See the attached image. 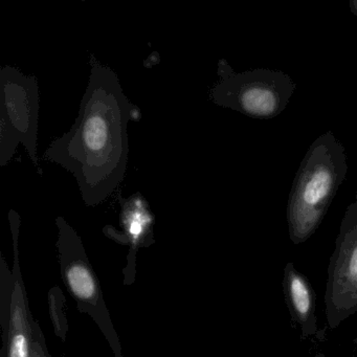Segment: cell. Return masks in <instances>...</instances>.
<instances>
[{
    "label": "cell",
    "mask_w": 357,
    "mask_h": 357,
    "mask_svg": "<svg viewBox=\"0 0 357 357\" xmlns=\"http://www.w3.org/2000/svg\"><path fill=\"white\" fill-rule=\"evenodd\" d=\"M89 86L73 128L56 139L45 158L70 171L89 204L102 202L122 183L128 162V123L137 108L118 76L91 56Z\"/></svg>",
    "instance_id": "1"
},
{
    "label": "cell",
    "mask_w": 357,
    "mask_h": 357,
    "mask_svg": "<svg viewBox=\"0 0 357 357\" xmlns=\"http://www.w3.org/2000/svg\"><path fill=\"white\" fill-rule=\"evenodd\" d=\"M346 150L328 131L309 147L294 178L287 206L292 243L306 242L323 222L348 174Z\"/></svg>",
    "instance_id": "2"
},
{
    "label": "cell",
    "mask_w": 357,
    "mask_h": 357,
    "mask_svg": "<svg viewBox=\"0 0 357 357\" xmlns=\"http://www.w3.org/2000/svg\"><path fill=\"white\" fill-rule=\"evenodd\" d=\"M218 75L219 81L211 91L212 101L261 120L283 112L296 87L285 73L257 68L237 74L225 60L219 61Z\"/></svg>",
    "instance_id": "3"
},
{
    "label": "cell",
    "mask_w": 357,
    "mask_h": 357,
    "mask_svg": "<svg viewBox=\"0 0 357 357\" xmlns=\"http://www.w3.org/2000/svg\"><path fill=\"white\" fill-rule=\"evenodd\" d=\"M0 165L5 167L22 144L39 170L37 156L38 135V85L34 76H26L12 66H5L0 76Z\"/></svg>",
    "instance_id": "4"
},
{
    "label": "cell",
    "mask_w": 357,
    "mask_h": 357,
    "mask_svg": "<svg viewBox=\"0 0 357 357\" xmlns=\"http://www.w3.org/2000/svg\"><path fill=\"white\" fill-rule=\"evenodd\" d=\"M325 306L330 329L357 313V193L344 212L330 257Z\"/></svg>",
    "instance_id": "5"
},
{
    "label": "cell",
    "mask_w": 357,
    "mask_h": 357,
    "mask_svg": "<svg viewBox=\"0 0 357 357\" xmlns=\"http://www.w3.org/2000/svg\"><path fill=\"white\" fill-rule=\"evenodd\" d=\"M283 291L291 319L300 327L302 337L317 335V294L308 278L296 271L291 262L284 269Z\"/></svg>",
    "instance_id": "6"
},
{
    "label": "cell",
    "mask_w": 357,
    "mask_h": 357,
    "mask_svg": "<svg viewBox=\"0 0 357 357\" xmlns=\"http://www.w3.org/2000/svg\"><path fill=\"white\" fill-rule=\"evenodd\" d=\"M73 291L81 298H89L95 294V283L91 273L82 265H75L68 273Z\"/></svg>",
    "instance_id": "7"
},
{
    "label": "cell",
    "mask_w": 357,
    "mask_h": 357,
    "mask_svg": "<svg viewBox=\"0 0 357 357\" xmlns=\"http://www.w3.org/2000/svg\"><path fill=\"white\" fill-rule=\"evenodd\" d=\"M11 357H28L26 338L22 334L16 335L12 342Z\"/></svg>",
    "instance_id": "8"
},
{
    "label": "cell",
    "mask_w": 357,
    "mask_h": 357,
    "mask_svg": "<svg viewBox=\"0 0 357 357\" xmlns=\"http://www.w3.org/2000/svg\"><path fill=\"white\" fill-rule=\"evenodd\" d=\"M349 8L353 15L357 16V0H352L349 3Z\"/></svg>",
    "instance_id": "9"
},
{
    "label": "cell",
    "mask_w": 357,
    "mask_h": 357,
    "mask_svg": "<svg viewBox=\"0 0 357 357\" xmlns=\"http://www.w3.org/2000/svg\"><path fill=\"white\" fill-rule=\"evenodd\" d=\"M315 357H326L325 355L321 354V353H319V354H317Z\"/></svg>",
    "instance_id": "10"
}]
</instances>
